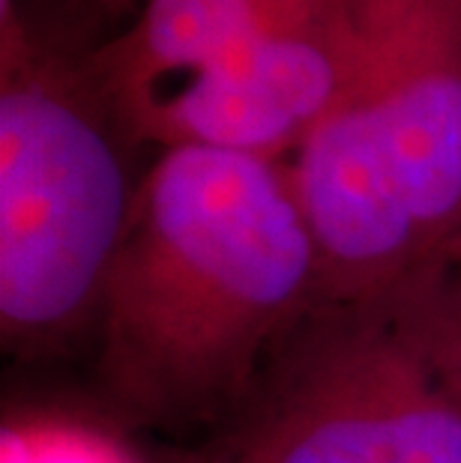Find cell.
Segmentation results:
<instances>
[{
	"instance_id": "6da1fadb",
	"label": "cell",
	"mask_w": 461,
	"mask_h": 463,
	"mask_svg": "<svg viewBox=\"0 0 461 463\" xmlns=\"http://www.w3.org/2000/svg\"><path fill=\"white\" fill-rule=\"evenodd\" d=\"M321 302L318 245L288 165L165 146L139 183L96 314L108 398L141 425H222Z\"/></svg>"
},
{
	"instance_id": "7a4b0ae2",
	"label": "cell",
	"mask_w": 461,
	"mask_h": 463,
	"mask_svg": "<svg viewBox=\"0 0 461 463\" xmlns=\"http://www.w3.org/2000/svg\"><path fill=\"white\" fill-rule=\"evenodd\" d=\"M345 75L291 153L327 302L392 297L461 236V0H339Z\"/></svg>"
},
{
	"instance_id": "3957f363",
	"label": "cell",
	"mask_w": 461,
	"mask_h": 463,
	"mask_svg": "<svg viewBox=\"0 0 461 463\" xmlns=\"http://www.w3.org/2000/svg\"><path fill=\"white\" fill-rule=\"evenodd\" d=\"M13 6L0 9V329L6 347L39 350L96 323L139 183L82 66L43 52Z\"/></svg>"
},
{
	"instance_id": "277c9868",
	"label": "cell",
	"mask_w": 461,
	"mask_h": 463,
	"mask_svg": "<svg viewBox=\"0 0 461 463\" xmlns=\"http://www.w3.org/2000/svg\"><path fill=\"white\" fill-rule=\"evenodd\" d=\"M198 463H461V395L387 299H323Z\"/></svg>"
},
{
	"instance_id": "5b68a950",
	"label": "cell",
	"mask_w": 461,
	"mask_h": 463,
	"mask_svg": "<svg viewBox=\"0 0 461 463\" xmlns=\"http://www.w3.org/2000/svg\"><path fill=\"white\" fill-rule=\"evenodd\" d=\"M284 0H144L132 31L102 45L82 72L126 135L135 117L186 78L228 57Z\"/></svg>"
},
{
	"instance_id": "8992f818",
	"label": "cell",
	"mask_w": 461,
	"mask_h": 463,
	"mask_svg": "<svg viewBox=\"0 0 461 463\" xmlns=\"http://www.w3.org/2000/svg\"><path fill=\"white\" fill-rule=\"evenodd\" d=\"M387 302L440 377L461 395V236Z\"/></svg>"
},
{
	"instance_id": "52a82bcc",
	"label": "cell",
	"mask_w": 461,
	"mask_h": 463,
	"mask_svg": "<svg viewBox=\"0 0 461 463\" xmlns=\"http://www.w3.org/2000/svg\"><path fill=\"white\" fill-rule=\"evenodd\" d=\"M0 463H139L108 433L70 419H15L0 437Z\"/></svg>"
},
{
	"instance_id": "ba28073f",
	"label": "cell",
	"mask_w": 461,
	"mask_h": 463,
	"mask_svg": "<svg viewBox=\"0 0 461 463\" xmlns=\"http://www.w3.org/2000/svg\"><path fill=\"white\" fill-rule=\"evenodd\" d=\"M102 6H108V9H114V13H126V9H130L135 0H100Z\"/></svg>"
}]
</instances>
